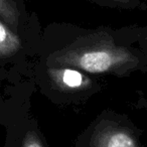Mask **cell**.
Instances as JSON below:
<instances>
[{
	"mask_svg": "<svg viewBox=\"0 0 147 147\" xmlns=\"http://www.w3.org/2000/svg\"><path fill=\"white\" fill-rule=\"evenodd\" d=\"M47 63L49 67H69L90 74L122 76L135 71L139 59L130 49L117 45L106 33H91L53 53Z\"/></svg>",
	"mask_w": 147,
	"mask_h": 147,
	"instance_id": "1",
	"label": "cell"
},
{
	"mask_svg": "<svg viewBox=\"0 0 147 147\" xmlns=\"http://www.w3.org/2000/svg\"><path fill=\"white\" fill-rule=\"evenodd\" d=\"M90 147H140V143L131 129L116 123H103L93 132Z\"/></svg>",
	"mask_w": 147,
	"mask_h": 147,
	"instance_id": "2",
	"label": "cell"
},
{
	"mask_svg": "<svg viewBox=\"0 0 147 147\" xmlns=\"http://www.w3.org/2000/svg\"><path fill=\"white\" fill-rule=\"evenodd\" d=\"M47 75L55 87L69 93L86 90L92 82L81 71L69 67L51 65L47 69Z\"/></svg>",
	"mask_w": 147,
	"mask_h": 147,
	"instance_id": "3",
	"label": "cell"
},
{
	"mask_svg": "<svg viewBox=\"0 0 147 147\" xmlns=\"http://www.w3.org/2000/svg\"><path fill=\"white\" fill-rule=\"evenodd\" d=\"M20 49V37L0 18V59L12 57Z\"/></svg>",
	"mask_w": 147,
	"mask_h": 147,
	"instance_id": "4",
	"label": "cell"
},
{
	"mask_svg": "<svg viewBox=\"0 0 147 147\" xmlns=\"http://www.w3.org/2000/svg\"><path fill=\"white\" fill-rule=\"evenodd\" d=\"M20 12L14 0H0V18L12 27H16L19 22Z\"/></svg>",
	"mask_w": 147,
	"mask_h": 147,
	"instance_id": "5",
	"label": "cell"
},
{
	"mask_svg": "<svg viewBox=\"0 0 147 147\" xmlns=\"http://www.w3.org/2000/svg\"><path fill=\"white\" fill-rule=\"evenodd\" d=\"M21 147H45V144L34 131H28L23 138Z\"/></svg>",
	"mask_w": 147,
	"mask_h": 147,
	"instance_id": "6",
	"label": "cell"
},
{
	"mask_svg": "<svg viewBox=\"0 0 147 147\" xmlns=\"http://www.w3.org/2000/svg\"><path fill=\"white\" fill-rule=\"evenodd\" d=\"M97 1H102L112 6L125 7V8H133L139 4V0H97Z\"/></svg>",
	"mask_w": 147,
	"mask_h": 147,
	"instance_id": "7",
	"label": "cell"
},
{
	"mask_svg": "<svg viewBox=\"0 0 147 147\" xmlns=\"http://www.w3.org/2000/svg\"><path fill=\"white\" fill-rule=\"evenodd\" d=\"M146 39H147V35H146Z\"/></svg>",
	"mask_w": 147,
	"mask_h": 147,
	"instance_id": "8",
	"label": "cell"
}]
</instances>
